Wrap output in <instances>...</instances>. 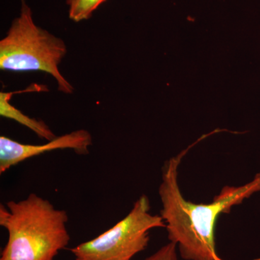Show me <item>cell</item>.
Masks as SVG:
<instances>
[{
    "label": "cell",
    "instance_id": "obj_1",
    "mask_svg": "<svg viewBox=\"0 0 260 260\" xmlns=\"http://www.w3.org/2000/svg\"><path fill=\"white\" fill-rule=\"evenodd\" d=\"M165 162L159 195L171 242L179 245L186 260H223L215 249V227L219 215L229 213L234 205L260 191V173L250 182L239 186H224L209 204H195L184 199L178 184V168L188 150ZM254 260H260L256 259Z\"/></svg>",
    "mask_w": 260,
    "mask_h": 260
},
{
    "label": "cell",
    "instance_id": "obj_2",
    "mask_svg": "<svg viewBox=\"0 0 260 260\" xmlns=\"http://www.w3.org/2000/svg\"><path fill=\"white\" fill-rule=\"evenodd\" d=\"M68 221L65 210L34 193L0 205V225L8 234L0 260H54L69 244Z\"/></svg>",
    "mask_w": 260,
    "mask_h": 260
},
{
    "label": "cell",
    "instance_id": "obj_3",
    "mask_svg": "<svg viewBox=\"0 0 260 260\" xmlns=\"http://www.w3.org/2000/svg\"><path fill=\"white\" fill-rule=\"evenodd\" d=\"M67 53L64 41L37 25L26 0H20V13L0 41V70L44 72L56 80L59 92L72 94L74 88L59 70Z\"/></svg>",
    "mask_w": 260,
    "mask_h": 260
},
{
    "label": "cell",
    "instance_id": "obj_4",
    "mask_svg": "<svg viewBox=\"0 0 260 260\" xmlns=\"http://www.w3.org/2000/svg\"><path fill=\"white\" fill-rule=\"evenodd\" d=\"M166 227L161 215L150 213V203L143 194L125 218L99 237L71 249L75 260H130L148 246L149 232Z\"/></svg>",
    "mask_w": 260,
    "mask_h": 260
},
{
    "label": "cell",
    "instance_id": "obj_5",
    "mask_svg": "<svg viewBox=\"0 0 260 260\" xmlns=\"http://www.w3.org/2000/svg\"><path fill=\"white\" fill-rule=\"evenodd\" d=\"M93 144L92 135L85 129H78L56 137L44 145L23 144L5 136L0 137V173L32 157L47 152L70 149L78 155H88Z\"/></svg>",
    "mask_w": 260,
    "mask_h": 260
},
{
    "label": "cell",
    "instance_id": "obj_6",
    "mask_svg": "<svg viewBox=\"0 0 260 260\" xmlns=\"http://www.w3.org/2000/svg\"><path fill=\"white\" fill-rule=\"evenodd\" d=\"M14 93L13 92L0 93V115L3 117L13 119L22 125L26 126L34 132L41 139H45L47 141L54 140L56 135L44 121L29 117L12 105L10 100Z\"/></svg>",
    "mask_w": 260,
    "mask_h": 260
},
{
    "label": "cell",
    "instance_id": "obj_7",
    "mask_svg": "<svg viewBox=\"0 0 260 260\" xmlns=\"http://www.w3.org/2000/svg\"><path fill=\"white\" fill-rule=\"evenodd\" d=\"M107 0H67L70 20L80 23L91 18L94 12Z\"/></svg>",
    "mask_w": 260,
    "mask_h": 260
},
{
    "label": "cell",
    "instance_id": "obj_8",
    "mask_svg": "<svg viewBox=\"0 0 260 260\" xmlns=\"http://www.w3.org/2000/svg\"><path fill=\"white\" fill-rule=\"evenodd\" d=\"M177 244L170 242L145 260H178Z\"/></svg>",
    "mask_w": 260,
    "mask_h": 260
}]
</instances>
